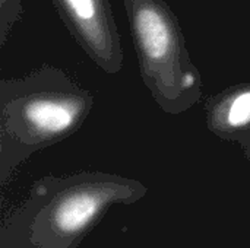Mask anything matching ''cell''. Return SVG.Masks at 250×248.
Returning <instances> with one entry per match:
<instances>
[{
	"label": "cell",
	"instance_id": "obj_1",
	"mask_svg": "<svg viewBox=\"0 0 250 248\" xmlns=\"http://www.w3.org/2000/svg\"><path fill=\"white\" fill-rule=\"evenodd\" d=\"M146 194L142 181L113 172L44 175L4 218L0 248H79L111 208L135 205Z\"/></svg>",
	"mask_w": 250,
	"mask_h": 248
},
{
	"label": "cell",
	"instance_id": "obj_2",
	"mask_svg": "<svg viewBox=\"0 0 250 248\" xmlns=\"http://www.w3.org/2000/svg\"><path fill=\"white\" fill-rule=\"evenodd\" d=\"M95 95L72 75L42 64L23 77L0 80V186L34 153L73 136L86 121Z\"/></svg>",
	"mask_w": 250,
	"mask_h": 248
},
{
	"label": "cell",
	"instance_id": "obj_3",
	"mask_svg": "<svg viewBox=\"0 0 250 248\" xmlns=\"http://www.w3.org/2000/svg\"><path fill=\"white\" fill-rule=\"evenodd\" d=\"M139 75L161 111L179 115L204 95L177 15L166 0H123Z\"/></svg>",
	"mask_w": 250,
	"mask_h": 248
},
{
	"label": "cell",
	"instance_id": "obj_4",
	"mask_svg": "<svg viewBox=\"0 0 250 248\" xmlns=\"http://www.w3.org/2000/svg\"><path fill=\"white\" fill-rule=\"evenodd\" d=\"M70 37L105 73L123 69V50L110 0H50Z\"/></svg>",
	"mask_w": 250,
	"mask_h": 248
},
{
	"label": "cell",
	"instance_id": "obj_5",
	"mask_svg": "<svg viewBox=\"0 0 250 248\" xmlns=\"http://www.w3.org/2000/svg\"><path fill=\"white\" fill-rule=\"evenodd\" d=\"M207 129L218 139L242 145L250 136V82L209 96L204 105Z\"/></svg>",
	"mask_w": 250,
	"mask_h": 248
},
{
	"label": "cell",
	"instance_id": "obj_6",
	"mask_svg": "<svg viewBox=\"0 0 250 248\" xmlns=\"http://www.w3.org/2000/svg\"><path fill=\"white\" fill-rule=\"evenodd\" d=\"M22 0H0V47L3 48L13 26L23 19Z\"/></svg>",
	"mask_w": 250,
	"mask_h": 248
},
{
	"label": "cell",
	"instance_id": "obj_7",
	"mask_svg": "<svg viewBox=\"0 0 250 248\" xmlns=\"http://www.w3.org/2000/svg\"><path fill=\"white\" fill-rule=\"evenodd\" d=\"M240 146V149H242V152H243V156L248 159V161H250V136L242 143V145H239Z\"/></svg>",
	"mask_w": 250,
	"mask_h": 248
},
{
	"label": "cell",
	"instance_id": "obj_8",
	"mask_svg": "<svg viewBox=\"0 0 250 248\" xmlns=\"http://www.w3.org/2000/svg\"><path fill=\"white\" fill-rule=\"evenodd\" d=\"M249 244H250V222H249Z\"/></svg>",
	"mask_w": 250,
	"mask_h": 248
}]
</instances>
